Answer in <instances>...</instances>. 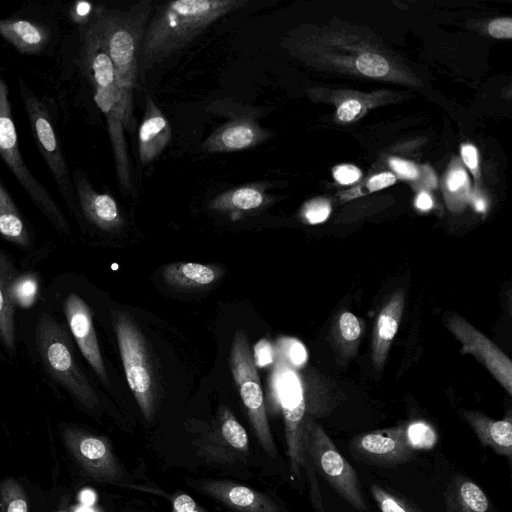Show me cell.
<instances>
[{
    "mask_svg": "<svg viewBox=\"0 0 512 512\" xmlns=\"http://www.w3.org/2000/svg\"><path fill=\"white\" fill-rule=\"evenodd\" d=\"M0 234L7 240L25 246L28 244L26 226L7 190L0 183Z\"/></svg>",
    "mask_w": 512,
    "mask_h": 512,
    "instance_id": "27",
    "label": "cell"
},
{
    "mask_svg": "<svg viewBox=\"0 0 512 512\" xmlns=\"http://www.w3.org/2000/svg\"><path fill=\"white\" fill-rule=\"evenodd\" d=\"M361 103L357 100H348L340 105L337 111L341 121L348 122L355 118L361 110Z\"/></svg>",
    "mask_w": 512,
    "mask_h": 512,
    "instance_id": "40",
    "label": "cell"
},
{
    "mask_svg": "<svg viewBox=\"0 0 512 512\" xmlns=\"http://www.w3.org/2000/svg\"><path fill=\"white\" fill-rule=\"evenodd\" d=\"M82 65L94 100L107 122L120 186L129 191L132 188V175L124 132H132L135 128L133 103L121 90L113 63L91 25L84 33Z\"/></svg>",
    "mask_w": 512,
    "mask_h": 512,
    "instance_id": "2",
    "label": "cell"
},
{
    "mask_svg": "<svg viewBox=\"0 0 512 512\" xmlns=\"http://www.w3.org/2000/svg\"><path fill=\"white\" fill-rule=\"evenodd\" d=\"M248 0H179L163 3L148 21L139 67L147 70L188 46L226 14Z\"/></svg>",
    "mask_w": 512,
    "mask_h": 512,
    "instance_id": "1",
    "label": "cell"
},
{
    "mask_svg": "<svg viewBox=\"0 0 512 512\" xmlns=\"http://www.w3.org/2000/svg\"><path fill=\"white\" fill-rule=\"evenodd\" d=\"M120 357L128 385L147 421H151L158 403L159 381L147 341L132 316L112 311Z\"/></svg>",
    "mask_w": 512,
    "mask_h": 512,
    "instance_id": "4",
    "label": "cell"
},
{
    "mask_svg": "<svg viewBox=\"0 0 512 512\" xmlns=\"http://www.w3.org/2000/svg\"><path fill=\"white\" fill-rule=\"evenodd\" d=\"M395 176L392 173H380L370 178L368 181L369 191H378L395 183Z\"/></svg>",
    "mask_w": 512,
    "mask_h": 512,
    "instance_id": "41",
    "label": "cell"
},
{
    "mask_svg": "<svg viewBox=\"0 0 512 512\" xmlns=\"http://www.w3.org/2000/svg\"><path fill=\"white\" fill-rule=\"evenodd\" d=\"M278 361L273 375V400L281 410L285 424L287 453L293 474L301 479L305 468L304 437L308 423V406L303 383L296 368L278 348Z\"/></svg>",
    "mask_w": 512,
    "mask_h": 512,
    "instance_id": "5",
    "label": "cell"
},
{
    "mask_svg": "<svg viewBox=\"0 0 512 512\" xmlns=\"http://www.w3.org/2000/svg\"><path fill=\"white\" fill-rule=\"evenodd\" d=\"M404 437L406 444L413 451L432 449L438 439L435 429L422 420L404 424Z\"/></svg>",
    "mask_w": 512,
    "mask_h": 512,
    "instance_id": "29",
    "label": "cell"
},
{
    "mask_svg": "<svg viewBox=\"0 0 512 512\" xmlns=\"http://www.w3.org/2000/svg\"><path fill=\"white\" fill-rule=\"evenodd\" d=\"M0 34L25 54L39 53L51 36L48 27L23 19H0Z\"/></svg>",
    "mask_w": 512,
    "mask_h": 512,
    "instance_id": "22",
    "label": "cell"
},
{
    "mask_svg": "<svg viewBox=\"0 0 512 512\" xmlns=\"http://www.w3.org/2000/svg\"><path fill=\"white\" fill-rule=\"evenodd\" d=\"M334 332L337 342L342 349L351 353V351L355 349L361 336V323L353 313L343 311L339 314L335 322Z\"/></svg>",
    "mask_w": 512,
    "mask_h": 512,
    "instance_id": "28",
    "label": "cell"
},
{
    "mask_svg": "<svg viewBox=\"0 0 512 512\" xmlns=\"http://www.w3.org/2000/svg\"><path fill=\"white\" fill-rule=\"evenodd\" d=\"M15 276L10 260L0 252V339L10 350L15 347V305L11 299Z\"/></svg>",
    "mask_w": 512,
    "mask_h": 512,
    "instance_id": "25",
    "label": "cell"
},
{
    "mask_svg": "<svg viewBox=\"0 0 512 512\" xmlns=\"http://www.w3.org/2000/svg\"><path fill=\"white\" fill-rule=\"evenodd\" d=\"M201 489L237 512H280L278 505L266 494L232 481H204Z\"/></svg>",
    "mask_w": 512,
    "mask_h": 512,
    "instance_id": "17",
    "label": "cell"
},
{
    "mask_svg": "<svg viewBox=\"0 0 512 512\" xmlns=\"http://www.w3.org/2000/svg\"><path fill=\"white\" fill-rule=\"evenodd\" d=\"M0 512H1V504H0Z\"/></svg>",
    "mask_w": 512,
    "mask_h": 512,
    "instance_id": "49",
    "label": "cell"
},
{
    "mask_svg": "<svg viewBox=\"0 0 512 512\" xmlns=\"http://www.w3.org/2000/svg\"><path fill=\"white\" fill-rule=\"evenodd\" d=\"M371 493L381 512H422L415 505L378 484L371 486Z\"/></svg>",
    "mask_w": 512,
    "mask_h": 512,
    "instance_id": "32",
    "label": "cell"
},
{
    "mask_svg": "<svg viewBox=\"0 0 512 512\" xmlns=\"http://www.w3.org/2000/svg\"><path fill=\"white\" fill-rule=\"evenodd\" d=\"M405 303V294L399 290L383 306L376 319L372 335V360L380 368L388 355L398 331Z\"/></svg>",
    "mask_w": 512,
    "mask_h": 512,
    "instance_id": "21",
    "label": "cell"
},
{
    "mask_svg": "<svg viewBox=\"0 0 512 512\" xmlns=\"http://www.w3.org/2000/svg\"><path fill=\"white\" fill-rule=\"evenodd\" d=\"M74 188L81 210L91 223L105 231H115L123 226L116 201L110 195L94 190L78 170L74 172Z\"/></svg>",
    "mask_w": 512,
    "mask_h": 512,
    "instance_id": "16",
    "label": "cell"
},
{
    "mask_svg": "<svg viewBox=\"0 0 512 512\" xmlns=\"http://www.w3.org/2000/svg\"><path fill=\"white\" fill-rule=\"evenodd\" d=\"M467 181V175L464 170H453L448 177L447 186L450 191H456L463 186Z\"/></svg>",
    "mask_w": 512,
    "mask_h": 512,
    "instance_id": "42",
    "label": "cell"
},
{
    "mask_svg": "<svg viewBox=\"0 0 512 512\" xmlns=\"http://www.w3.org/2000/svg\"><path fill=\"white\" fill-rule=\"evenodd\" d=\"M357 69L366 76L381 77L388 70L389 65L385 58L374 53H363L356 59Z\"/></svg>",
    "mask_w": 512,
    "mask_h": 512,
    "instance_id": "33",
    "label": "cell"
},
{
    "mask_svg": "<svg viewBox=\"0 0 512 512\" xmlns=\"http://www.w3.org/2000/svg\"><path fill=\"white\" fill-rule=\"evenodd\" d=\"M19 84L35 142L62 196L68 204H71L74 201L73 184L51 118L43 103L26 87L25 83L19 80Z\"/></svg>",
    "mask_w": 512,
    "mask_h": 512,
    "instance_id": "10",
    "label": "cell"
},
{
    "mask_svg": "<svg viewBox=\"0 0 512 512\" xmlns=\"http://www.w3.org/2000/svg\"><path fill=\"white\" fill-rule=\"evenodd\" d=\"M64 311L69 328L82 355L101 381L108 384V376L89 306L78 295L70 293L65 299Z\"/></svg>",
    "mask_w": 512,
    "mask_h": 512,
    "instance_id": "15",
    "label": "cell"
},
{
    "mask_svg": "<svg viewBox=\"0 0 512 512\" xmlns=\"http://www.w3.org/2000/svg\"><path fill=\"white\" fill-rule=\"evenodd\" d=\"M36 345L49 373L86 408L93 409L98 397L75 362L71 343L63 327L43 313L36 326Z\"/></svg>",
    "mask_w": 512,
    "mask_h": 512,
    "instance_id": "6",
    "label": "cell"
},
{
    "mask_svg": "<svg viewBox=\"0 0 512 512\" xmlns=\"http://www.w3.org/2000/svg\"><path fill=\"white\" fill-rule=\"evenodd\" d=\"M460 416L471 427L479 441L497 454L512 457L511 417L494 420L479 411L461 409Z\"/></svg>",
    "mask_w": 512,
    "mask_h": 512,
    "instance_id": "20",
    "label": "cell"
},
{
    "mask_svg": "<svg viewBox=\"0 0 512 512\" xmlns=\"http://www.w3.org/2000/svg\"><path fill=\"white\" fill-rule=\"evenodd\" d=\"M488 32L495 38H511L512 20L510 18L493 20L488 26Z\"/></svg>",
    "mask_w": 512,
    "mask_h": 512,
    "instance_id": "37",
    "label": "cell"
},
{
    "mask_svg": "<svg viewBox=\"0 0 512 512\" xmlns=\"http://www.w3.org/2000/svg\"><path fill=\"white\" fill-rule=\"evenodd\" d=\"M354 457L370 464L392 466L413 457L405 442L404 424L355 436L349 445Z\"/></svg>",
    "mask_w": 512,
    "mask_h": 512,
    "instance_id": "14",
    "label": "cell"
},
{
    "mask_svg": "<svg viewBox=\"0 0 512 512\" xmlns=\"http://www.w3.org/2000/svg\"><path fill=\"white\" fill-rule=\"evenodd\" d=\"M59 512H67L66 510H63V511H59Z\"/></svg>",
    "mask_w": 512,
    "mask_h": 512,
    "instance_id": "48",
    "label": "cell"
},
{
    "mask_svg": "<svg viewBox=\"0 0 512 512\" xmlns=\"http://www.w3.org/2000/svg\"><path fill=\"white\" fill-rule=\"evenodd\" d=\"M152 2L145 0L128 10H101L90 24L100 37L116 71L118 84L133 103L139 58Z\"/></svg>",
    "mask_w": 512,
    "mask_h": 512,
    "instance_id": "3",
    "label": "cell"
},
{
    "mask_svg": "<svg viewBox=\"0 0 512 512\" xmlns=\"http://www.w3.org/2000/svg\"><path fill=\"white\" fill-rule=\"evenodd\" d=\"M39 294V281L33 274L15 276L11 284V299L15 307L30 308Z\"/></svg>",
    "mask_w": 512,
    "mask_h": 512,
    "instance_id": "30",
    "label": "cell"
},
{
    "mask_svg": "<svg viewBox=\"0 0 512 512\" xmlns=\"http://www.w3.org/2000/svg\"><path fill=\"white\" fill-rule=\"evenodd\" d=\"M416 206L421 211H428L433 206L432 198L426 192H421L416 199Z\"/></svg>",
    "mask_w": 512,
    "mask_h": 512,
    "instance_id": "44",
    "label": "cell"
},
{
    "mask_svg": "<svg viewBox=\"0 0 512 512\" xmlns=\"http://www.w3.org/2000/svg\"><path fill=\"white\" fill-rule=\"evenodd\" d=\"M73 512H101L93 506L80 505L74 508Z\"/></svg>",
    "mask_w": 512,
    "mask_h": 512,
    "instance_id": "46",
    "label": "cell"
},
{
    "mask_svg": "<svg viewBox=\"0 0 512 512\" xmlns=\"http://www.w3.org/2000/svg\"><path fill=\"white\" fill-rule=\"evenodd\" d=\"M80 500L82 505L92 506L95 503L96 494L90 489H85L80 494Z\"/></svg>",
    "mask_w": 512,
    "mask_h": 512,
    "instance_id": "45",
    "label": "cell"
},
{
    "mask_svg": "<svg viewBox=\"0 0 512 512\" xmlns=\"http://www.w3.org/2000/svg\"><path fill=\"white\" fill-rule=\"evenodd\" d=\"M278 348L283 356L294 368L302 367L307 361L305 346L293 338H284L279 341Z\"/></svg>",
    "mask_w": 512,
    "mask_h": 512,
    "instance_id": "34",
    "label": "cell"
},
{
    "mask_svg": "<svg viewBox=\"0 0 512 512\" xmlns=\"http://www.w3.org/2000/svg\"><path fill=\"white\" fill-rule=\"evenodd\" d=\"M196 455L206 463L235 465L249 456L246 430L226 406H221L212 426L196 441Z\"/></svg>",
    "mask_w": 512,
    "mask_h": 512,
    "instance_id": "11",
    "label": "cell"
},
{
    "mask_svg": "<svg viewBox=\"0 0 512 512\" xmlns=\"http://www.w3.org/2000/svg\"><path fill=\"white\" fill-rule=\"evenodd\" d=\"M8 87L0 77V155L33 202L55 227L68 231V223L46 188L30 173L20 154L11 116Z\"/></svg>",
    "mask_w": 512,
    "mask_h": 512,
    "instance_id": "9",
    "label": "cell"
},
{
    "mask_svg": "<svg viewBox=\"0 0 512 512\" xmlns=\"http://www.w3.org/2000/svg\"><path fill=\"white\" fill-rule=\"evenodd\" d=\"M165 282L177 289H199L214 284L221 276L218 267L191 262H175L163 267Z\"/></svg>",
    "mask_w": 512,
    "mask_h": 512,
    "instance_id": "24",
    "label": "cell"
},
{
    "mask_svg": "<svg viewBox=\"0 0 512 512\" xmlns=\"http://www.w3.org/2000/svg\"><path fill=\"white\" fill-rule=\"evenodd\" d=\"M266 202L263 189L256 185H246L223 192L208 205L215 211L239 213L260 208Z\"/></svg>",
    "mask_w": 512,
    "mask_h": 512,
    "instance_id": "26",
    "label": "cell"
},
{
    "mask_svg": "<svg viewBox=\"0 0 512 512\" xmlns=\"http://www.w3.org/2000/svg\"><path fill=\"white\" fill-rule=\"evenodd\" d=\"M445 325L461 343V353L474 356L511 396L512 362L508 356L458 314L451 313L446 316Z\"/></svg>",
    "mask_w": 512,
    "mask_h": 512,
    "instance_id": "12",
    "label": "cell"
},
{
    "mask_svg": "<svg viewBox=\"0 0 512 512\" xmlns=\"http://www.w3.org/2000/svg\"><path fill=\"white\" fill-rule=\"evenodd\" d=\"M390 165L396 173L404 178L415 179L418 176L417 167L409 161L393 158L390 160Z\"/></svg>",
    "mask_w": 512,
    "mask_h": 512,
    "instance_id": "39",
    "label": "cell"
},
{
    "mask_svg": "<svg viewBox=\"0 0 512 512\" xmlns=\"http://www.w3.org/2000/svg\"><path fill=\"white\" fill-rule=\"evenodd\" d=\"M446 512H494L484 491L472 480L455 476L445 491Z\"/></svg>",
    "mask_w": 512,
    "mask_h": 512,
    "instance_id": "23",
    "label": "cell"
},
{
    "mask_svg": "<svg viewBox=\"0 0 512 512\" xmlns=\"http://www.w3.org/2000/svg\"><path fill=\"white\" fill-rule=\"evenodd\" d=\"M305 470L312 467L352 507L366 511L358 475L324 429L311 420L304 437Z\"/></svg>",
    "mask_w": 512,
    "mask_h": 512,
    "instance_id": "8",
    "label": "cell"
},
{
    "mask_svg": "<svg viewBox=\"0 0 512 512\" xmlns=\"http://www.w3.org/2000/svg\"><path fill=\"white\" fill-rule=\"evenodd\" d=\"M331 206L325 199H315L307 203L302 215L309 224L324 222L330 215Z\"/></svg>",
    "mask_w": 512,
    "mask_h": 512,
    "instance_id": "35",
    "label": "cell"
},
{
    "mask_svg": "<svg viewBox=\"0 0 512 512\" xmlns=\"http://www.w3.org/2000/svg\"><path fill=\"white\" fill-rule=\"evenodd\" d=\"M229 366L260 446L271 457L277 454L271 433L256 360L245 331L238 329L232 339Z\"/></svg>",
    "mask_w": 512,
    "mask_h": 512,
    "instance_id": "7",
    "label": "cell"
},
{
    "mask_svg": "<svg viewBox=\"0 0 512 512\" xmlns=\"http://www.w3.org/2000/svg\"><path fill=\"white\" fill-rule=\"evenodd\" d=\"M172 138V129L159 107L146 96L145 111L138 133L139 156L143 164L155 160Z\"/></svg>",
    "mask_w": 512,
    "mask_h": 512,
    "instance_id": "19",
    "label": "cell"
},
{
    "mask_svg": "<svg viewBox=\"0 0 512 512\" xmlns=\"http://www.w3.org/2000/svg\"><path fill=\"white\" fill-rule=\"evenodd\" d=\"M475 208L477 211L479 212H483L485 211V208H486V204L484 202V200L482 199H478L476 202H475Z\"/></svg>",
    "mask_w": 512,
    "mask_h": 512,
    "instance_id": "47",
    "label": "cell"
},
{
    "mask_svg": "<svg viewBox=\"0 0 512 512\" xmlns=\"http://www.w3.org/2000/svg\"><path fill=\"white\" fill-rule=\"evenodd\" d=\"M1 512H28L24 488L13 478L0 484Z\"/></svg>",
    "mask_w": 512,
    "mask_h": 512,
    "instance_id": "31",
    "label": "cell"
},
{
    "mask_svg": "<svg viewBox=\"0 0 512 512\" xmlns=\"http://www.w3.org/2000/svg\"><path fill=\"white\" fill-rule=\"evenodd\" d=\"M360 171L352 165L337 166L333 171V176L337 182L348 185L356 182L360 178Z\"/></svg>",
    "mask_w": 512,
    "mask_h": 512,
    "instance_id": "36",
    "label": "cell"
},
{
    "mask_svg": "<svg viewBox=\"0 0 512 512\" xmlns=\"http://www.w3.org/2000/svg\"><path fill=\"white\" fill-rule=\"evenodd\" d=\"M62 436L68 450L90 477L105 482H116L122 477L121 466L106 438L74 427L64 429Z\"/></svg>",
    "mask_w": 512,
    "mask_h": 512,
    "instance_id": "13",
    "label": "cell"
},
{
    "mask_svg": "<svg viewBox=\"0 0 512 512\" xmlns=\"http://www.w3.org/2000/svg\"><path fill=\"white\" fill-rule=\"evenodd\" d=\"M172 512H205L191 496L180 494L174 498Z\"/></svg>",
    "mask_w": 512,
    "mask_h": 512,
    "instance_id": "38",
    "label": "cell"
},
{
    "mask_svg": "<svg viewBox=\"0 0 512 512\" xmlns=\"http://www.w3.org/2000/svg\"><path fill=\"white\" fill-rule=\"evenodd\" d=\"M268 137L256 122L247 118L232 120L215 130L202 143L207 152H233L248 149Z\"/></svg>",
    "mask_w": 512,
    "mask_h": 512,
    "instance_id": "18",
    "label": "cell"
},
{
    "mask_svg": "<svg viewBox=\"0 0 512 512\" xmlns=\"http://www.w3.org/2000/svg\"><path fill=\"white\" fill-rule=\"evenodd\" d=\"M461 154L463 161L468 166V168L475 170L478 164L476 148L469 144L463 145L461 148Z\"/></svg>",
    "mask_w": 512,
    "mask_h": 512,
    "instance_id": "43",
    "label": "cell"
}]
</instances>
